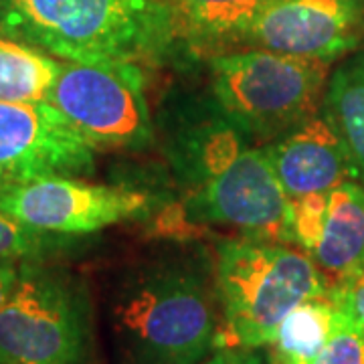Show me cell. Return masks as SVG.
Returning a JSON list of instances; mask_svg holds the SVG:
<instances>
[{"label":"cell","instance_id":"cell-9","mask_svg":"<svg viewBox=\"0 0 364 364\" xmlns=\"http://www.w3.org/2000/svg\"><path fill=\"white\" fill-rule=\"evenodd\" d=\"M95 170V148L47 102H0V178L85 176Z\"/></svg>","mask_w":364,"mask_h":364},{"label":"cell","instance_id":"cell-20","mask_svg":"<svg viewBox=\"0 0 364 364\" xmlns=\"http://www.w3.org/2000/svg\"><path fill=\"white\" fill-rule=\"evenodd\" d=\"M200 364H277L272 348L221 346Z\"/></svg>","mask_w":364,"mask_h":364},{"label":"cell","instance_id":"cell-3","mask_svg":"<svg viewBox=\"0 0 364 364\" xmlns=\"http://www.w3.org/2000/svg\"><path fill=\"white\" fill-rule=\"evenodd\" d=\"M0 37L67 63L160 61L178 37L164 0H0Z\"/></svg>","mask_w":364,"mask_h":364},{"label":"cell","instance_id":"cell-24","mask_svg":"<svg viewBox=\"0 0 364 364\" xmlns=\"http://www.w3.org/2000/svg\"><path fill=\"white\" fill-rule=\"evenodd\" d=\"M0 364H2V363H0Z\"/></svg>","mask_w":364,"mask_h":364},{"label":"cell","instance_id":"cell-1","mask_svg":"<svg viewBox=\"0 0 364 364\" xmlns=\"http://www.w3.org/2000/svg\"><path fill=\"white\" fill-rule=\"evenodd\" d=\"M156 134L191 221L289 243L291 200L255 142L208 91H172Z\"/></svg>","mask_w":364,"mask_h":364},{"label":"cell","instance_id":"cell-2","mask_svg":"<svg viewBox=\"0 0 364 364\" xmlns=\"http://www.w3.org/2000/svg\"><path fill=\"white\" fill-rule=\"evenodd\" d=\"M114 364H200L219 348L215 251L160 241L124 261L104 291Z\"/></svg>","mask_w":364,"mask_h":364},{"label":"cell","instance_id":"cell-13","mask_svg":"<svg viewBox=\"0 0 364 364\" xmlns=\"http://www.w3.org/2000/svg\"><path fill=\"white\" fill-rule=\"evenodd\" d=\"M322 112L338 132L364 186V51L350 53L328 79Z\"/></svg>","mask_w":364,"mask_h":364},{"label":"cell","instance_id":"cell-22","mask_svg":"<svg viewBox=\"0 0 364 364\" xmlns=\"http://www.w3.org/2000/svg\"><path fill=\"white\" fill-rule=\"evenodd\" d=\"M6 182H9V181H2V178H0V188H2V186H4Z\"/></svg>","mask_w":364,"mask_h":364},{"label":"cell","instance_id":"cell-6","mask_svg":"<svg viewBox=\"0 0 364 364\" xmlns=\"http://www.w3.org/2000/svg\"><path fill=\"white\" fill-rule=\"evenodd\" d=\"M332 63L298 55L249 49L208 61L210 93L223 109L261 146L316 116Z\"/></svg>","mask_w":364,"mask_h":364},{"label":"cell","instance_id":"cell-4","mask_svg":"<svg viewBox=\"0 0 364 364\" xmlns=\"http://www.w3.org/2000/svg\"><path fill=\"white\" fill-rule=\"evenodd\" d=\"M221 346L267 348L282 320L301 301L330 296L332 286L296 245L233 237L215 247Z\"/></svg>","mask_w":364,"mask_h":364},{"label":"cell","instance_id":"cell-10","mask_svg":"<svg viewBox=\"0 0 364 364\" xmlns=\"http://www.w3.org/2000/svg\"><path fill=\"white\" fill-rule=\"evenodd\" d=\"M245 43L334 63L364 43V0H272Z\"/></svg>","mask_w":364,"mask_h":364},{"label":"cell","instance_id":"cell-17","mask_svg":"<svg viewBox=\"0 0 364 364\" xmlns=\"http://www.w3.org/2000/svg\"><path fill=\"white\" fill-rule=\"evenodd\" d=\"M81 245L83 237L37 231L0 210V261H57Z\"/></svg>","mask_w":364,"mask_h":364},{"label":"cell","instance_id":"cell-8","mask_svg":"<svg viewBox=\"0 0 364 364\" xmlns=\"http://www.w3.org/2000/svg\"><path fill=\"white\" fill-rule=\"evenodd\" d=\"M154 200L148 193L45 176L6 182L0 188V210L26 227L53 235L85 237L105 227L144 219Z\"/></svg>","mask_w":364,"mask_h":364},{"label":"cell","instance_id":"cell-15","mask_svg":"<svg viewBox=\"0 0 364 364\" xmlns=\"http://www.w3.org/2000/svg\"><path fill=\"white\" fill-rule=\"evenodd\" d=\"M338 306L330 296L301 301L282 320L272 342L279 364H312L324 350L336 324Z\"/></svg>","mask_w":364,"mask_h":364},{"label":"cell","instance_id":"cell-11","mask_svg":"<svg viewBox=\"0 0 364 364\" xmlns=\"http://www.w3.org/2000/svg\"><path fill=\"white\" fill-rule=\"evenodd\" d=\"M263 152L289 200L324 195L342 182L356 181L344 142L322 109L263 144Z\"/></svg>","mask_w":364,"mask_h":364},{"label":"cell","instance_id":"cell-5","mask_svg":"<svg viewBox=\"0 0 364 364\" xmlns=\"http://www.w3.org/2000/svg\"><path fill=\"white\" fill-rule=\"evenodd\" d=\"M95 308L85 279L57 261H23L0 310L2 364H97Z\"/></svg>","mask_w":364,"mask_h":364},{"label":"cell","instance_id":"cell-12","mask_svg":"<svg viewBox=\"0 0 364 364\" xmlns=\"http://www.w3.org/2000/svg\"><path fill=\"white\" fill-rule=\"evenodd\" d=\"M336 287L364 267V186L346 181L328 193L320 233L308 253Z\"/></svg>","mask_w":364,"mask_h":364},{"label":"cell","instance_id":"cell-18","mask_svg":"<svg viewBox=\"0 0 364 364\" xmlns=\"http://www.w3.org/2000/svg\"><path fill=\"white\" fill-rule=\"evenodd\" d=\"M312 364H364V326L338 306L332 336Z\"/></svg>","mask_w":364,"mask_h":364},{"label":"cell","instance_id":"cell-19","mask_svg":"<svg viewBox=\"0 0 364 364\" xmlns=\"http://www.w3.org/2000/svg\"><path fill=\"white\" fill-rule=\"evenodd\" d=\"M330 294L342 310H346L354 320L364 326V267L344 284L332 287Z\"/></svg>","mask_w":364,"mask_h":364},{"label":"cell","instance_id":"cell-16","mask_svg":"<svg viewBox=\"0 0 364 364\" xmlns=\"http://www.w3.org/2000/svg\"><path fill=\"white\" fill-rule=\"evenodd\" d=\"M63 61L25 43L0 37V102H49Z\"/></svg>","mask_w":364,"mask_h":364},{"label":"cell","instance_id":"cell-21","mask_svg":"<svg viewBox=\"0 0 364 364\" xmlns=\"http://www.w3.org/2000/svg\"><path fill=\"white\" fill-rule=\"evenodd\" d=\"M21 265L23 261H0V310L6 306L16 289L21 279Z\"/></svg>","mask_w":364,"mask_h":364},{"label":"cell","instance_id":"cell-7","mask_svg":"<svg viewBox=\"0 0 364 364\" xmlns=\"http://www.w3.org/2000/svg\"><path fill=\"white\" fill-rule=\"evenodd\" d=\"M97 150H146L156 142V124L136 63L81 65L63 61L49 102Z\"/></svg>","mask_w":364,"mask_h":364},{"label":"cell","instance_id":"cell-23","mask_svg":"<svg viewBox=\"0 0 364 364\" xmlns=\"http://www.w3.org/2000/svg\"><path fill=\"white\" fill-rule=\"evenodd\" d=\"M275 360H277V358H275ZM277 364H279V363H277Z\"/></svg>","mask_w":364,"mask_h":364},{"label":"cell","instance_id":"cell-14","mask_svg":"<svg viewBox=\"0 0 364 364\" xmlns=\"http://www.w3.org/2000/svg\"><path fill=\"white\" fill-rule=\"evenodd\" d=\"M178 35L198 45L243 41L249 26L272 0H164Z\"/></svg>","mask_w":364,"mask_h":364}]
</instances>
